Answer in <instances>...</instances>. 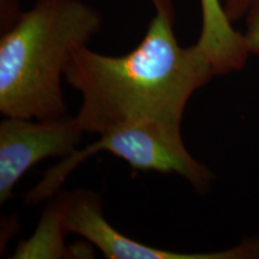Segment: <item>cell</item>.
Masks as SVG:
<instances>
[{
  "label": "cell",
  "mask_w": 259,
  "mask_h": 259,
  "mask_svg": "<svg viewBox=\"0 0 259 259\" xmlns=\"http://www.w3.org/2000/svg\"><path fill=\"white\" fill-rule=\"evenodd\" d=\"M150 2L154 17L128 53L105 56L87 45L72 51L64 78L82 96L76 118L85 134L139 121L181 125L191 96L218 76L196 45H179L171 0Z\"/></svg>",
  "instance_id": "6da1fadb"
},
{
  "label": "cell",
  "mask_w": 259,
  "mask_h": 259,
  "mask_svg": "<svg viewBox=\"0 0 259 259\" xmlns=\"http://www.w3.org/2000/svg\"><path fill=\"white\" fill-rule=\"evenodd\" d=\"M82 0H36L0 38V113L51 120L67 113L61 82L72 51L102 29Z\"/></svg>",
  "instance_id": "7a4b0ae2"
},
{
  "label": "cell",
  "mask_w": 259,
  "mask_h": 259,
  "mask_svg": "<svg viewBox=\"0 0 259 259\" xmlns=\"http://www.w3.org/2000/svg\"><path fill=\"white\" fill-rule=\"evenodd\" d=\"M102 151L121 158L135 170L178 174L200 193L209 190L215 178L208 167L189 153L181 137L180 125L130 122L102 132L94 143L64 157L44 174L36 186L28 191L25 203L34 206L53 198L80 163Z\"/></svg>",
  "instance_id": "3957f363"
},
{
  "label": "cell",
  "mask_w": 259,
  "mask_h": 259,
  "mask_svg": "<svg viewBox=\"0 0 259 259\" xmlns=\"http://www.w3.org/2000/svg\"><path fill=\"white\" fill-rule=\"evenodd\" d=\"M59 205L67 233L80 235L108 259H248L259 258V239L209 253H184L142 244L122 234L107 221L101 197L90 190L59 191L53 197Z\"/></svg>",
  "instance_id": "277c9868"
},
{
  "label": "cell",
  "mask_w": 259,
  "mask_h": 259,
  "mask_svg": "<svg viewBox=\"0 0 259 259\" xmlns=\"http://www.w3.org/2000/svg\"><path fill=\"white\" fill-rule=\"evenodd\" d=\"M85 134L78 119L51 120L5 116L0 122V203L14 197L27 171L51 157H67Z\"/></svg>",
  "instance_id": "5b68a950"
},
{
  "label": "cell",
  "mask_w": 259,
  "mask_h": 259,
  "mask_svg": "<svg viewBox=\"0 0 259 259\" xmlns=\"http://www.w3.org/2000/svg\"><path fill=\"white\" fill-rule=\"evenodd\" d=\"M202 30L194 45L209 58L216 74L241 70L250 56L242 32L233 28L221 0H199Z\"/></svg>",
  "instance_id": "8992f818"
},
{
  "label": "cell",
  "mask_w": 259,
  "mask_h": 259,
  "mask_svg": "<svg viewBox=\"0 0 259 259\" xmlns=\"http://www.w3.org/2000/svg\"><path fill=\"white\" fill-rule=\"evenodd\" d=\"M67 234L59 205L56 199L51 198L50 204L42 212L36 231L17 246L11 258H80L78 251L65 244Z\"/></svg>",
  "instance_id": "52a82bcc"
},
{
  "label": "cell",
  "mask_w": 259,
  "mask_h": 259,
  "mask_svg": "<svg viewBox=\"0 0 259 259\" xmlns=\"http://www.w3.org/2000/svg\"><path fill=\"white\" fill-rule=\"evenodd\" d=\"M245 16L246 30L242 34L250 53L259 57V0H251Z\"/></svg>",
  "instance_id": "ba28073f"
},
{
  "label": "cell",
  "mask_w": 259,
  "mask_h": 259,
  "mask_svg": "<svg viewBox=\"0 0 259 259\" xmlns=\"http://www.w3.org/2000/svg\"><path fill=\"white\" fill-rule=\"evenodd\" d=\"M251 0H226L223 4L227 17L232 23L241 19L246 15L248 6H250Z\"/></svg>",
  "instance_id": "9c48e42d"
},
{
  "label": "cell",
  "mask_w": 259,
  "mask_h": 259,
  "mask_svg": "<svg viewBox=\"0 0 259 259\" xmlns=\"http://www.w3.org/2000/svg\"><path fill=\"white\" fill-rule=\"evenodd\" d=\"M3 3H6V4H16V3H18L19 0H2Z\"/></svg>",
  "instance_id": "30bf717a"
}]
</instances>
